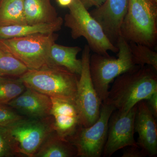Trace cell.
I'll return each mask as SVG.
<instances>
[{
	"mask_svg": "<svg viewBox=\"0 0 157 157\" xmlns=\"http://www.w3.org/2000/svg\"><path fill=\"white\" fill-rule=\"evenodd\" d=\"M157 70L149 65L137 66L115 78L106 101L116 109L125 111L157 92Z\"/></svg>",
	"mask_w": 157,
	"mask_h": 157,
	"instance_id": "6da1fadb",
	"label": "cell"
},
{
	"mask_svg": "<svg viewBox=\"0 0 157 157\" xmlns=\"http://www.w3.org/2000/svg\"><path fill=\"white\" fill-rule=\"evenodd\" d=\"M120 35L128 42L155 46L157 39V2L154 0H128Z\"/></svg>",
	"mask_w": 157,
	"mask_h": 157,
	"instance_id": "7a4b0ae2",
	"label": "cell"
},
{
	"mask_svg": "<svg viewBox=\"0 0 157 157\" xmlns=\"http://www.w3.org/2000/svg\"><path fill=\"white\" fill-rule=\"evenodd\" d=\"M20 78L26 87L50 98L75 102L78 78L65 68L46 65L38 70H29Z\"/></svg>",
	"mask_w": 157,
	"mask_h": 157,
	"instance_id": "3957f363",
	"label": "cell"
},
{
	"mask_svg": "<svg viewBox=\"0 0 157 157\" xmlns=\"http://www.w3.org/2000/svg\"><path fill=\"white\" fill-rule=\"evenodd\" d=\"M117 45L119 49L117 58L95 53L90 56L91 78L102 102L107 99L110 83L121 74L138 66L133 62L128 42L121 35Z\"/></svg>",
	"mask_w": 157,
	"mask_h": 157,
	"instance_id": "277c9868",
	"label": "cell"
},
{
	"mask_svg": "<svg viewBox=\"0 0 157 157\" xmlns=\"http://www.w3.org/2000/svg\"><path fill=\"white\" fill-rule=\"evenodd\" d=\"M65 15V26L71 30V37L76 39L83 37L94 53L109 56L108 51L117 53L118 48L109 41L101 25L85 8L80 0H73Z\"/></svg>",
	"mask_w": 157,
	"mask_h": 157,
	"instance_id": "5b68a950",
	"label": "cell"
},
{
	"mask_svg": "<svg viewBox=\"0 0 157 157\" xmlns=\"http://www.w3.org/2000/svg\"><path fill=\"white\" fill-rule=\"evenodd\" d=\"M46 118H23L6 127L5 134L14 155L34 157L54 131Z\"/></svg>",
	"mask_w": 157,
	"mask_h": 157,
	"instance_id": "8992f818",
	"label": "cell"
},
{
	"mask_svg": "<svg viewBox=\"0 0 157 157\" xmlns=\"http://www.w3.org/2000/svg\"><path fill=\"white\" fill-rule=\"evenodd\" d=\"M56 34H36L0 40V44L22 62L29 70H38L47 65L52 45Z\"/></svg>",
	"mask_w": 157,
	"mask_h": 157,
	"instance_id": "52a82bcc",
	"label": "cell"
},
{
	"mask_svg": "<svg viewBox=\"0 0 157 157\" xmlns=\"http://www.w3.org/2000/svg\"><path fill=\"white\" fill-rule=\"evenodd\" d=\"M115 107L105 100L101 104L99 118L89 127L80 126L68 140L76 147L77 156L100 157L107 140L109 117Z\"/></svg>",
	"mask_w": 157,
	"mask_h": 157,
	"instance_id": "ba28073f",
	"label": "cell"
},
{
	"mask_svg": "<svg viewBox=\"0 0 157 157\" xmlns=\"http://www.w3.org/2000/svg\"><path fill=\"white\" fill-rule=\"evenodd\" d=\"M90 49L85 45L82 56V69L78 78L75 104L82 126L89 127L97 121L100 116L101 104L91 78L90 71Z\"/></svg>",
	"mask_w": 157,
	"mask_h": 157,
	"instance_id": "9c48e42d",
	"label": "cell"
},
{
	"mask_svg": "<svg viewBox=\"0 0 157 157\" xmlns=\"http://www.w3.org/2000/svg\"><path fill=\"white\" fill-rule=\"evenodd\" d=\"M137 104L128 111L115 109L109 117L106 143L102 155L111 157L127 147L137 146L135 135V121Z\"/></svg>",
	"mask_w": 157,
	"mask_h": 157,
	"instance_id": "30bf717a",
	"label": "cell"
},
{
	"mask_svg": "<svg viewBox=\"0 0 157 157\" xmlns=\"http://www.w3.org/2000/svg\"><path fill=\"white\" fill-rule=\"evenodd\" d=\"M128 0H107L90 13L101 25L105 35L113 44L120 35L121 25L128 9Z\"/></svg>",
	"mask_w": 157,
	"mask_h": 157,
	"instance_id": "8fae6325",
	"label": "cell"
},
{
	"mask_svg": "<svg viewBox=\"0 0 157 157\" xmlns=\"http://www.w3.org/2000/svg\"><path fill=\"white\" fill-rule=\"evenodd\" d=\"M51 98L52 106L50 116L52 117L54 131L61 138L68 140L82 125L75 102L61 98Z\"/></svg>",
	"mask_w": 157,
	"mask_h": 157,
	"instance_id": "7c38bea8",
	"label": "cell"
},
{
	"mask_svg": "<svg viewBox=\"0 0 157 157\" xmlns=\"http://www.w3.org/2000/svg\"><path fill=\"white\" fill-rule=\"evenodd\" d=\"M149 109L145 100L137 104L135 121V131L138 135L137 144L147 156L157 155L156 119Z\"/></svg>",
	"mask_w": 157,
	"mask_h": 157,
	"instance_id": "4fadbf2b",
	"label": "cell"
},
{
	"mask_svg": "<svg viewBox=\"0 0 157 157\" xmlns=\"http://www.w3.org/2000/svg\"><path fill=\"white\" fill-rule=\"evenodd\" d=\"M6 105L20 115L42 119L50 116L52 102L49 96L26 87L22 94Z\"/></svg>",
	"mask_w": 157,
	"mask_h": 157,
	"instance_id": "5bb4252c",
	"label": "cell"
},
{
	"mask_svg": "<svg viewBox=\"0 0 157 157\" xmlns=\"http://www.w3.org/2000/svg\"><path fill=\"white\" fill-rule=\"evenodd\" d=\"M81 51L78 46L70 47L54 43L50 48L47 65L63 67L79 76L82 63L81 59H78L76 57Z\"/></svg>",
	"mask_w": 157,
	"mask_h": 157,
	"instance_id": "9a60e30c",
	"label": "cell"
},
{
	"mask_svg": "<svg viewBox=\"0 0 157 157\" xmlns=\"http://www.w3.org/2000/svg\"><path fill=\"white\" fill-rule=\"evenodd\" d=\"M23 3L27 24L52 23L62 18L51 0H23Z\"/></svg>",
	"mask_w": 157,
	"mask_h": 157,
	"instance_id": "2e32d148",
	"label": "cell"
},
{
	"mask_svg": "<svg viewBox=\"0 0 157 157\" xmlns=\"http://www.w3.org/2000/svg\"><path fill=\"white\" fill-rule=\"evenodd\" d=\"M63 22L62 17L56 22L52 23L0 25V40L36 34L53 33L61 30Z\"/></svg>",
	"mask_w": 157,
	"mask_h": 157,
	"instance_id": "e0dca14e",
	"label": "cell"
},
{
	"mask_svg": "<svg viewBox=\"0 0 157 157\" xmlns=\"http://www.w3.org/2000/svg\"><path fill=\"white\" fill-rule=\"evenodd\" d=\"M77 156L76 147L69 140L63 139L54 132L43 143L34 157Z\"/></svg>",
	"mask_w": 157,
	"mask_h": 157,
	"instance_id": "ac0fdd59",
	"label": "cell"
},
{
	"mask_svg": "<svg viewBox=\"0 0 157 157\" xmlns=\"http://www.w3.org/2000/svg\"><path fill=\"white\" fill-rule=\"evenodd\" d=\"M27 24L23 0H2L0 3V25Z\"/></svg>",
	"mask_w": 157,
	"mask_h": 157,
	"instance_id": "d6986e66",
	"label": "cell"
},
{
	"mask_svg": "<svg viewBox=\"0 0 157 157\" xmlns=\"http://www.w3.org/2000/svg\"><path fill=\"white\" fill-rule=\"evenodd\" d=\"M28 68L0 44V76L20 77Z\"/></svg>",
	"mask_w": 157,
	"mask_h": 157,
	"instance_id": "ffe728a7",
	"label": "cell"
},
{
	"mask_svg": "<svg viewBox=\"0 0 157 157\" xmlns=\"http://www.w3.org/2000/svg\"><path fill=\"white\" fill-rule=\"evenodd\" d=\"M26 88L20 77L0 76V104H8L22 94Z\"/></svg>",
	"mask_w": 157,
	"mask_h": 157,
	"instance_id": "44dd1931",
	"label": "cell"
},
{
	"mask_svg": "<svg viewBox=\"0 0 157 157\" xmlns=\"http://www.w3.org/2000/svg\"><path fill=\"white\" fill-rule=\"evenodd\" d=\"M132 59L135 64L149 65L157 71V53L146 45L128 42Z\"/></svg>",
	"mask_w": 157,
	"mask_h": 157,
	"instance_id": "7402d4cb",
	"label": "cell"
},
{
	"mask_svg": "<svg viewBox=\"0 0 157 157\" xmlns=\"http://www.w3.org/2000/svg\"><path fill=\"white\" fill-rule=\"evenodd\" d=\"M23 118V116L8 105L0 104V127L8 126Z\"/></svg>",
	"mask_w": 157,
	"mask_h": 157,
	"instance_id": "603a6c76",
	"label": "cell"
},
{
	"mask_svg": "<svg viewBox=\"0 0 157 157\" xmlns=\"http://www.w3.org/2000/svg\"><path fill=\"white\" fill-rule=\"evenodd\" d=\"M14 155L5 134L3 127H0V157Z\"/></svg>",
	"mask_w": 157,
	"mask_h": 157,
	"instance_id": "cb8c5ba5",
	"label": "cell"
},
{
	"mask_svg": "<svg viewBox=\"0 0 157 157\" xmlns=\"http://www.w3.org/2000/svg\"><path fill=\"white\" fill-rule=\"evenodd\" d=\"M124 150L122 157H144L146 156V154L139 147L131 146L127 147Z\"/></svg>",
	"mask_w": 157,
	"mask_h": 157,
	"instance_id": "d4e9b609",
	"label": "cell"
},
{
	"mask_svg": "<svg viewBox=\"0 0 157 157\" xmlns=\"http://www.w3.org/2000/svg\"><path fill=\"white\" fill-rule=\"evenodd\" d=\"M149 109L155 117H157V92L152 95L147 100H145Z\"/></svg>",
	"mask_w": 157,
	"mask_h": 157,
	"instance_id": "484cf974",
	"label": "cell"
},
{
	"mask_svg": "<svg viewBox=\"0 0 157 157\" xmlns=\"http://www.w3.org/2000/svg\"><path fill=\"white\" fill-rule=\"evenodd\" d=\"M107 0H80L82 5L86 10L93 7L98 8L102 6Z\"/></svg>",
	"mask_w": 157,
	"mask_h": 157,
	"instance_id": "4316f807",
	"label": "cell"
},
{
	"mask_svg": "<svg viewBox=\"0 0 157 157\" xmlns=\"http://www.w3.org/2000/svg\"><path fill=\"white\" fill-rule=\"evenodd\" d=\"M73 0H56L59 6L61 7H68L72 2Z\"/></svg>",
	"mask_w": 157,
	"mask_h": 157,
	"instance_id": "83f0119b",
	"label": "cell"
},
{
	"mask_svg": "<svg viewBox=\"0 0 157 157\" xmlns=\"http://www.w3.org/2000/svg\"><path fill=\"white\" fill-rule=\"evenodd\" d=\"M154 1H155V2H157V0H154Z\"/></svg>",
	"mask_w": 157,
	"mask_h": 157,
	"instance_id": "f1b7e54d",
	"label": "cell"
},
{
	"mask_svg": "<svg viewBox=\"0 0 157 157\" xmlns=\"http://www.w3.org/2000/svg\"><path fill=\"white\" fill-rule=\"evenodd\" d=\"M2 0H0V3H1V2H2Z\"/></svg>",
	"mask_w": 157,
	"mask_h": 157,
	"instance_id": "f546056e",
	"label": "cell"
}]
</instances>
